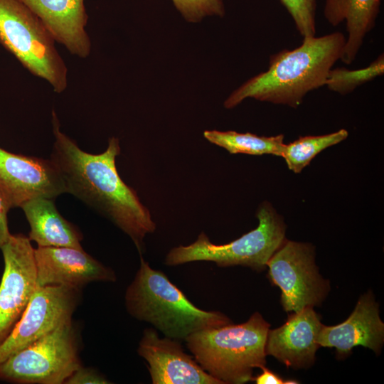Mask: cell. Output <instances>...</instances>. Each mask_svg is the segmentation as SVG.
I'll use <instances>...</instances> for the list:
<instances>
[{"mask_svg": "<svg viewBox=\"0 0 384 384\" xmlns=\"http://www.w3.org/2000/svg\"><path fill=\"white\" fill-rule=\"evenodd\" d=\"M53 201L36 198L21 206L30 225L28 238L38 247L82 248V233L60 215Z\"/></svg>", "mask_w": 384, "mask_h": 384, "instance_id": "obj_18", "label": "cell"}, {"mask_svg": "<svg viewBox=\"0 0 384 384\" xmlns=\"http://www.w3.org/2000/svg\"><path fill=\"white\" fill-rule=\"evenodd\" d=\"M9 208L0 191V249L10 236L7 213Z\"/></svg>", "mask_w": 384, "mask_h": 384, "instance_id": "obj_25", "label": "cell"}, {"mask_svg": "<svg viewBox=\"0 0 384 384\" xmlns=\"http://www.w3.org/2000/svg\"><path fill=\"white\" fill-rule=\"evenodd\" d=\"M257 227L226 244L210 242L202 232L197 240L186 246L172 248L165 264L179 265L196 261H209L219 267L242 265L258 272L265 270L267 262L285 240L286 226L282 218L270 203H262L256 213Z\"/></svg>", "mask_w": 384, "mask_h": 384, "instance_id": "obj_5", "label": "cell"}, {"mask_svg": "<svg viewBox=\"0 0 384 384\" xmlns=\"http://www.w3.org/2000/svg\"><path fill=\"white\" fill-rule=\"evenodd\" d=\"M43 23L55 41L73 55L86 58L91 43L86 32L84 0H19Z\"/></svg>", "mask_w": 384, "mask_h": 384, "instance_id": "obj_16", "label": "cell"}, {"mask_svg": "<svg viewBox=\"0 0 384 384\" xmlns=\"http://www.w3.org/2000/svg\"><path fill=\"white\" fill-rule=\"evenodd\" d=\"M0 191L11 209L36 198L54 200L67 193L50 159L13 154L0 147Z\"/></svg>", "mask_w": 384, "mask_h": 384, "instance_id": "obj_11", "label": "cell"}, {"mask_svg": "<svg viewBox=\"0 0 384 384\" xmlns=\"http://www.w3.org/2000/svg\"><path fill=\"white\" fill-rule=\"evenodd\" d=\"M38 287L64 286L80 290L93 282H115L114 272L82 248L38 247L34 249Z\"/></svg>", "mask_w": 384, "mask_h": 384, "instance_id": "obj_12", "label": "cell"}, {"mask_svg": "<svg viewBox=\"0 0 384 384\" xmlns=\"http://www.w3.org/2000/svg\"><path fill=\"white\" fill-rule=\"evenodd\" d=\"M270 326L255 312L244 323L201 330L185 341L196 362L222 384H243L253 380L254 368L266 364Z\"/></svg>", "mask_w": 384, "mask_h": 384, "instance_id": "obj_4", "label": "cell"}, {"mask_svg": "<svg viewBox=\"0 0 384 384\" xmlns=\"http://www.w3.org/2000/svg\"><path fill=\"white\" fill-rule=\"evenodd\" d=\"M203 136L210 143L224 148L230 154H273L281 156L284 146L283 134L260 137L250 132L206 130Z\"/></svg>", "mask_w": 384, "mask_h": 384, "instance_id": "obj_19", "label": "cell"}, {"mask_svg": "<svg viewBox=\"0 0 384 384\" xmlns=\"http://www.w3.org/2000/svg\"><path fill=\"white\" fill-rule=\"evenodd\" d=\"M322 324L313 307L292 312L287 321L274 329H269L265 353L287 367L306 368L315 360L319 348L317 338Z\"/></svg>", "mask_w": 384, "mask_h": 384, "instance_id": "obj_15", "label": "cell"}, {"mask_svg": "<svg viewBox=\"0 0 384 384\" xmlns=\"http://www.w3.org/2000/svg\"><path fill=\"white\" fill-rule=\"evenodd\" d=\"M267 267L272 282L282 291L281 303L287 312H298L320 305L330 291L315 264L312 245L284 240Z\"/></svg>", "mask_w": 384, "mask_h": 384, "instance_id": "obj_8", "label": "cell"}, {"mask_svg": "<svg viewBox=\"0 0 384 384\" xmlns=\"http://www.w3.org/2000/svg\"><path fill=\"white\" fill-rule=\"evenodd\" d=\"M55 40L41 20L19 0H0V44L31 73L57 93L68 85V69Z\"/></svg>", "mask_w": 384, "mask_h": 384, "instance_id": "obj_6", "label": "cell"}, {"mask_svg": "<svg viewBox=\"0 0 384 384\" xmlns=\"http://www.w3.org/2000/svg\"><path fill=\"white\" fill-rule=\"evenodd\" d=\"M109 380L96 370L80 366L66 380L65 384H107Z\"/></svg>", "mask_w": 384, "mask_h": 384, "instance_id": "obj_24", "label": "cell"}, {"mask_svg": "<svg viewBox=\"0 0 384 384\" xmlns=\"http://www.w3.org/2000/svg\"><path fill=\"white\" fill-rule=\"evenodd\" d=\"M124 300L132 317L178 341L194 332L232 323L222 312L195 306L164 272L151 268L142 257Z\"/></svg>", "mask_w": 384, "mask_h": 384, "instance_id": "obj_3", "label": "cell"}, {"mask_svg": "<svg viewBox=\"0 0 384 384\" xmlns=\"http://www.w3.org/2000/svg\"><path fill=\"white\" fill-rule=\"evenodd\" d=\"M384 73V55L380 54L368 66L349 70L345 68L331 69L326 85L329 90L341 95L353 92L358 86L367 83Z\"/></svg>", "mask_w": 384, "mask_h": 384, "instance_id": "obj_21", "label": "cell"}, {"mask_svg": "<svg viewBox=\"0 0 384 384\" xmlns=\"http://www.w3.org/2000/svg\"><path fill=\"white\" fill-rule=\"evenodd\" d=\"M175 7L189 22H198L207 16H223V0H172Z\"/></svg>", "mask_w": 384, "mask_h": 384, "instance_id": "obj_23", "label": "cell"}, {"mask_svg": "<svg viewBox=\"0 0 384 384\" xmlns=\"http://www.w3.org/2000/svg\"><path fill=\"white\" fill-rule=\"evenodd\" d=\"M262 373L259 374L256 378H253L257 384H284L285 380L279 375L272 372L265 366L260 368Z\"/></svg>", "mask_w": 384, "mask_h": 384, "instance_id": "obj_26", "label": "cell"}, {"mask_svg": "<svg viewBox=\"0 0 384 384\" xmlns=\"http://www.w3.org/2000/svg\"><path fill=\"white\" fill-rule=\"evenodd\" d=\"M4 270L0 282V345L22 316L38 288L36 266L28 237L11 234L0 249Z\"/></svg>", "mask_w": 384, "mask_h": 384, "instance_id": "obj_9", "label": "cell"}, {"mask_svg": "<svg viewBox=\"0 0 384 384\" xmlns=\"http://www.w3.org/2000/svg\"><path fill=\"white\" fill-rule=\"evenodd\" d=\"M382 0H326L324 16L332 26L346 23L348 33L341 60L353 63L366 35L375 26Z\"/></svg>", "mask_w": 384, "mask_h": 384, "instance_id": "obj_17", "label": "cell"}, {"mask_svg": "<svg viewBox=\"0 0 384 384\" xmlns=\"http://www.w3.org/2000/svg\"><path fill=\"white\" fill-rule=\"evenodd\" d=\"M348 136V131L341 129L324 135L300 137L284 144L281 156L284 158L289 169L298 174L321 151L340 143Z\"/></svg>", "mask_w": 384, "mask_h": 384, "instance_id": "obj_20", "label": "cell"}, {"mask_svg": "<svg viewBox=\"0 0 384 384\" xmlns=\"http://www.w3.org/2000/svg\"><path fill=\"white\" fill-rule=\"evenodd\" d=\"M384 343V324L379 305L371 291L360 297L351 314L336 326L322 324L317 338L319 347L334 348L343 358L361 346L378 355Z\"/></svg>", "mask_w": 384, "mask_h": 384, "instance_id": "obj_14", "label": "cell"}, {"mask_svg": "<svg viewBox=\"0 0 384 384\" xmlns=\"http://www.w3.org/2000/svg\"><path fill=\"white\" fill-rule=\"evenodd\" d=\"M82 366L72 320L0 363V380L19 384H63Z\"/></svg>", "mask_w": 384, "mask_h": 384, "instance_id": "obj_7", "label": "cell"}, {"mask_svg": "<svg viewBox=\"0 0 384 384\" xmlns=\"http://www.w3.org/2000/svg\"><path fill=\"white\" fill-rule=\"evenodd\" d=\"M52 123L55 141L50 159L58 169L67 193L112 221L141 252L144 238L155 230L156 224L136 191L117 172L115 160L120 154L119 139L110 138L106 150L93 154L82 150L60 131L54 111Z\"/></svg>", "mask_w": 384, "mask_h": 384, "instance_id": "obj_1", "label": "cell"}, {"mask_svg": "<svg viewBox=\"0 0 384 384\" xmlns=\"http://www.w3.org/2000/svg\"><path fill=\"white\" fill-rule=\"evenodd\" d=\"M148 363L153 384H222L187 354L178 340L161 338L154 329H145L137 348Z\"/></svg>", "mask_w": 384, "mask_h": 384, "instance_id": "obj_13", "label": "cell"}, {"mask_svg": "<svg viewBox=\"0 0 384 384\" xmlns=\"http://www.w3.org/2000/svg\"><path fill=\"white\" fill-rule=\"evenodd\" d=\"M79 291L64 286L38 287L13 331L0 345V363L72 320Z\"/></svg>", "mask_w": 384, "mask_h": 384, "instance_id": "obj_10", "label": "cell"}, {"mask_svg": "<svg viewBox=\"0 0 384 384\" xmlns=\"http://www.w3.org/2000/svg\"><path fill=\"white\" fill-rule=\"evenodd\" d=\"M346 37L336 31L320 37H305L292 50L270 57L268 69L249 79L224 102L233 108L246 98L298 107L305 95L326 85L329 71L340 60Z\"/></svg>", "mask_w": 384, "mask_h": 384, "instance_id": "obj_2", "label": "cell"}, {"mask_svg": "<svg viewBox=\"0 0 384 384\" xmlns=\"http://www.w3.org/2000/svg\"><path fill=\"white\" fill-rule=\"evenodd\" d=\"M292 16L295 27L303 37L316 34V0H279Z\"/></svg>", "mask_w": 384, "mask_h": 384, "instance_id": "obj_22", "label": "cell"}]
</instances>
